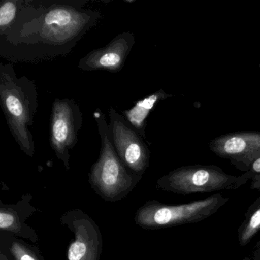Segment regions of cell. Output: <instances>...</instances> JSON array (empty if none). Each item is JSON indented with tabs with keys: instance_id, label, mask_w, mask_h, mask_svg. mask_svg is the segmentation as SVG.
Listing matches in <instances>:
<instances>
[{
	"instance_id": "6da1fadb",
	"label": "cell",
	"mask_w": 260,
	"mask_h": 260,
	"mask_svg": "<svg viewBox=\"0 0 260 260\" xmlns=\"http://www.w3.org/2000/svg\"><path fill=\"white\" fill-rule=\"evenodd\" d=\"M85 0H22L17 19L0 34V55L14 63H39L74 49L101 19Z\"/></svg>"
},
{
	"instance_id": "7a4b0ae2",
	"label": "cell",
	"mask_w": 260,
	"mask_h": 260,
	"mask_svg": "<svg viewBox=\"0 0 260 260\" xmlns=\"http://www.w3.org/2000/svg\"><path fill=\"white\" fill-rule=\"evenodd\" d=\"M0 101L7 124L15 141L29 157L35 154V143L29 127L37 112L38 89L25 76L17 77L12 63L0 64Z\"/></svg>"
},
{
	"instance_id": "3957f363",
	"label": "cell",
	"mask_w": 260,
	"mask_h": 260,
	"mask_svg": "<svg viewBox=\"0 0 260 260\" xmlns=\"http://www.w3.org/2000/svg\"><path fill=\"white\" fill-rule=\"evenodd\" d=\"M101 139L98 160L92 166L89 182L98 196L106 202H115L132 192L142 176L129 170L120 159L114 147L109 124L100 109L93 114Z\"/></svg>"
},
{
	"instance_id": "277c9868",
	"label": "cell",
	"mask_w": 260,
	"mask_h": 260,
	"mask_svg": "<svg viewBox=\"0 0 260 260\" xmlns=\"http://www.w3.org/2000/svg\"><path fill=\"white\" fill-rule=\"evenodd\" d=\"M229 199L214 194L202 200L180 205H167L149 201L135 214V224L144 230H159L196 223L212 216Z\"/></svg>"
},
{
	"instance_id": "5b68a950",
	"label": "cell",
	"mask_w": 260,
	"mask_h": 260,
	"mask_svg": "<svg viewBox=\"0 0 260 260\" xmlns=\"http://www.w3.org/2000/svg\"><path fill=\"white\" fill-rule=\"evenodd\" d=\"M250 180L246 173L235 176L214 165L179 167L159 178L156 187L162 191L188 196L221 190H235Z\"/></svg>"
},
{
	"instance_id": "8992f818",
	"label": "cell",
	"mask_w": 260,
	"mask_h": 260,
	"mask_svg": "<svg viewBox=\"0 0 260 260\" xmlns=\"http://www.w3.org/2000/svg\"><path fill=\"white\" fill-rule=\"evenodd\" d=\"M83 114L74 99H56L51 108L50 144L57 159L70 170V151L78 142Z\"/></svg>"
},
{
	"instance_id": "52a82bcc",
	"label": "cell",
	"mask_w": 260,
	"mask_h": 260,
	"mask_svg": "<svg viewBox=\"0 0 260 260\" xmlns=\"http://www.w3.org/2000/svg\"><path fill=\"white\" fill-rule=\"evenodd\" d=\"M109 131L114 147L123 164L142 176L150 165V150L144 139L113 107L109 109Z\"/></svg>"
},
{
	"instance_id": "ba28073f",
	"label": "cell",
	"mask_w": 260,
	"mask_h": 260,
	"mask_svg": "<svg viewBox=\"0 0 260 260\" xmlns=\"http://www.w3.org/2000/svg\"><path fill=\"white\" fill-rule=\"evenodd\" d=\"M60 222L73 233L67 260H100L103 237L98 224L83 210L75 208L62 214Z\"/></svg>"
},
{
	"instance_id": "9c48e42d",
	"label": "cell",
	"mask_w": 260,
	"mask_h": 260,
	"mask_svg": "<svg viewBox=\"0 0 260 260\" xmlns=\"http://www.w3.org/2000/svg\"><path fill=\"white\" fill-rule=\"evenodd\" d=\"M209 147L214 154L228 159L237 170L246 173L260 157V132L226 134L212 140Z\"/></svg>"
},
{
	"instance_id": "30bf717a",
	"label": "cell",
	"mask_w": 260,
	"mask_h": 260,
	"mask_svg": "<svg viewBox=\"0 0 260 260\" xmlns=\"http://www.w3.org/2000/svg\"><path fill=\"white\" fill-rule=\"evenodd\" d=\"M135 44L134 33L124 31L115 36L104 48L92 50L82 57L79 61L78 68L87 72H119L124 68Z\"/></svg>"
},
{
	"instance_id": "8fae6325",
	"label": "cell",
	"mask_w": 260,
	"mask_h": 260,
	"mask_svg": "<svg viewBox=\"0 0 260 260\" xmlns=\"http://www.w3.org/2000/svg\"><path fill=\"white\" fill-rule=\"evenodd\" d=\"M32 199L31 193H25L16 204H4L0 200V232L13 234L33 243L39 241L37 231L26 223L27 219L38 211L31 204Z\"/></svg>"
},
{
	"instance_id": "7c38bea8",
	"label": "cell",
	"mask_w": 260,
	"mask_h": 260,
	"mask_svg": "<svg viewBox=\"0 0 260 260\" xmlns=\"http://www.w3.org/2000/svg\"><path fill=\"white\" fill-rule=\"evenodd\" d=\"M172 96L173 95L167 93L164 89H159L157 92L137 102L132 109L123 111L122 115L128 124L144 140H147L146 127L147 117L158 103Z\"/></svg>"
},
{
	"instance_id": "4fadbf2b",
	"label": "cell",
	"mask_w": 260,
	"mask_h": 260,
	"mask_svg": "<svg viewBox=\"0 0 260 260\" xmlns=\"http://www.w3.org/2000/svg\"><path fill=\"white\" fill-rule=\"evenodd\" d=\"M0 260H45L39 248L8 233L0 232Z\"/></svg>"
},
{
	"instance_id": "5bb4252c",
	"label": "cell",
	"mask_w": 260,
	"mask_h": 260,
	"mask_svg": "<svg viewBox=\"0 0 260 260\" xmlns=\"http://www.w3.org/2000/svg\"><path fill=\"white\" fill-rule=\"evenodd\" d=\"M260 231V197L248 208L245 218L238 229V241L240 247L250 243Z\"/></svg>"
},
{
	"instance_id": "9a60e30c",
	"label": "cell",
	"mask_w": 260,
	"mask_h": 260,
	"mask_svg": "<svg viewBox=\"0 0 260 260\" xmlns=\"http://www.w3.org/2000/svg\"><path fill=\"white\" fill-rule=\"evenodd\" d=\"M22 0H4L0 4V34L5 32L16 22Z\"/></svg>"
},
{
	"instance_id": "2e32d148",
	"label": "cell",
	"mask_w": 260,
	"mask_h": 260,
	"mask_svg": "<svg viewBox=\"0 0 260 260\" xmlns=\"http://www.w3.org/2000/svg\"><path fill=\"white\" fill-rule=\"evenodd\" d=\"M250 178L251 189L260 191V157H258L251 166L249 171L246 172Z\"/></svg>"
},
{
	"instance_id": "e0dca14e",
	"label": "cell",
	"mask_w": 260,
	"mask_h": 260,
	"mask_svg": "<svg viewBox=\"0 0 260 260\" xmlns=\"http://www.w3.org/2000/svg\"><path fill=\"white\" fill-rule=\"evenodd\" d=\"M251 260H260V250L255 251L254 254H252V258Z\"/></svg>"
}]
</instances>
